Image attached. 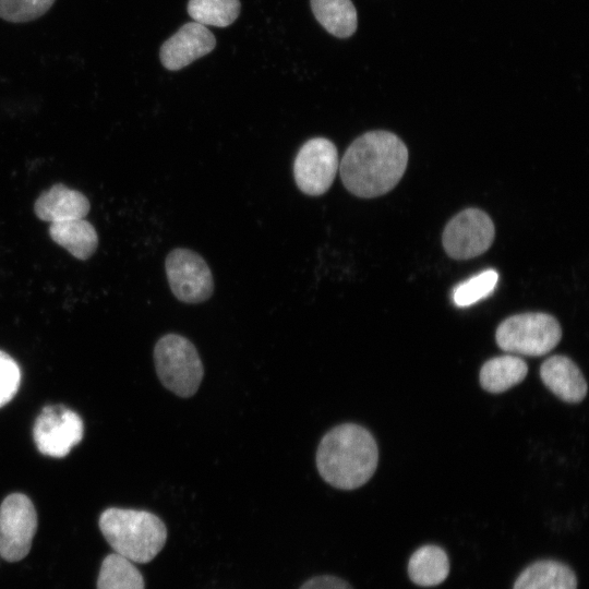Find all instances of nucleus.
Returning a JSON list of instances; mask_svg holds the SVG:
<instances>
[{
	"label": "nucleus",
	"instance_id": "f257e3e1",
	"mask_svg": "<svg viewBox=\"0 0 589 589\" xmlns=\"http://www.w3.org/2000/svg\"><path fill=\"white\" fill-rule=\"evenodd\" d=\"M408 164V148L394 133L370 131L357 137L345 152L340 178L345 188L358 197L386 194L402 178Z\"/></svg>",
	"mask_w": 589,
	"mask_h": 589
},
{
	"label": "nucleus",
	"instance_id": "f03ea898",
	"mask_svg": "<svg viewBox=\"0 0 589 589\" xmlns=\"http://www.w3.org/2000/svg\"><path fill=\"white\" fill-rule=\"evenodd\" d=\"M378 462L377 444L363 426L344 423L329 430L316 452V467L325 482L340 490L366 483Z\"/></svg>",
	"mask_w": 589,
	"mask_h": 589
},
{
	"label": "nucleus",
	"instance_id": "7ed1b4c3",
	"mask_svg": "<svg viewBox=\"0 0 589 589\" xmlns=\"http://www.w3.org/2000/svg\"><path fill=\"white\" fill-rule=\"evenodd\" d=\"M99 528L115 552L133 563L151 562L167 540L163 520L146 510L108 508L100 515Z\"/></svg>",
	"mask_w": 589,
	"mask_h": 589
},
{
	"label": "nucleus",
	"instance_id": "20e7f679",
	"mask_svg": "<svg viewBox=\"0 0 589 589\" xmlns=\"http://www.w3.org/2000/svg\"><path fill=\"white\" fill-rule=\"evenodd\" d=\"M155 368L161 384L179 397L193 396L202 382L204 368L194 345L178 334H167L155 345Z\"/></svg>",
	"mask_w": 589,
	"mask_h": 589
},
{
	"label": "nucleus",
	"instance_id": "39448f33",
	"mask_svg": "<svg viewBox=\"0 0 589 589\" xmlns=\"http://www.w3.org/2000/svg\"><path fill=\"white\" fill-rule=\"evenodd\" d=\"M562 328L557 320L540 312L516 314L497 327L495 340L507 352L543 356L561 340Z\"/></svg>",
	"mask_w": 589,
	"mask_h": 589
},
{
	"label": "nucleus",
	"instance_id": "423d86ee",
	"mask_svg": "<svg viewBox=\"0 0 589 589\" xmlns=\"http://www.w3.org/2000/svg\"><path fill=\"white\" fill-rule=\"evenodd\" d=\"M37 530V514L24 494L8 495L0 505V556L8 562L24 558Z\"/></svg>",
	"mask_w": 589,
	"mask_h": 589
},
{
	"label": "nucleus",
	"instance_id": "0eeeda50",
	"mask_svg": "<svg viewBox=\"0 0 589 589\" xmlns=\"http://www.w3.org/2000/svg\"><path fill=\"white\" fill-rule=\"evenodd\" d=\"M494 235V224L485 212L467 208L447 223L442 242L452 259L469 260L486 252L493 243Z\"/></svg>",
	"mask_w": 589,
	"mask_h": 589
},
{
	"label": "nucleus",
	"instance_id": "6e6552de",
	"mask_svg": "<svg viewBox=\"0 0 589 589\" xmlns=\"http://www.w3.org/2000/svg\"><path fill=\"white\" fill-rule=\"evenodd\" d=\"M335 144L325 137L308 140L298 151L293 163V177L304 194L317 196L332 185L338 170Z\"/></svg>",
	"mask_w": 589,
	"mask_h": 589
},
{
	"label": "nucleus",
	"instance_id": "1a4fd4ad",
	"mask_svg": "<svg viewBox=\"0 0 589 589\" xmlns=\"http://www.w3.org/2000/svg\"><path fill=\"white\" fill-rule=\"evenodd\" d=\"M166 275L172 293L185 303H201L214 291V280L204 259L189 249L169 252L165 262Z\"/></svg>",
	"mask_w": 589,
	"mask_h": 589
},
{
	"label": "nucleus",
	"instance_id": "9d476101",
	"mask_svg": "<svg viewBox=\"0 0 589 589\" xmlns=\"http://www.w3.org/2000/svg\"><path fill=\"white\" fill-rule=\"evenodd\" d=\"M84 425L81 417L62 406L45 407L37 417L33 437L38 450L47 456L61 458L81 442Z\"/></svg>",
	"mask_w": 589,
	"mask_h": 589
},
{
	"label": "nucleus",
	"instance_id": "9b49d317",
	"mask_svg": "<svg viewBox=\"0 0 589 589\" xmlns=\"http://www.w3.org/2000/svg\"><path fill=\"white\" fill-rule=\"evenodd\" d=\"M215 46V36L206 26L189 22L163 43L159 58L167 70L177 71L206 56Z\"/></svg>",
	"mask_w": 589,
	"mask_h": 589
},
{
	"label": "nucleus",
	"instance_id": "f8f14e48",
	"mask_svg": "<svg viewBox=\"0 0 589 589\" xmlns=\"http://www.w3.org/2000/svg\"><path fill=\"white\" fill-rule=\"evenodd\" d=\"M89 211L87 197L62 183L44 191L34 204L36 216L51 223L84 218Z\"/></svg>",
	"mask_w": 589,
	"mask_h": 589
},
{
	"label": "nucleus",
	"instance_id": "ddd939ff",
	"mask_svg": "<svg viewBox=\"0 0 589 589\" xmlns=\"http://www.w3.org/2000/svg\"><path fill=\"white\" fill-rule=\"evenodd\" d=\"M544 385L567 402H579L587 394V382L578 366L565 356L546 359L540 368Z\"/></svg>",
	"mask_w": 589,
	"mask_h": 589
},
{
	"label": "nucleus",
	"instance_id": "4468645a",
	"mask_svg": "<svg viewBox=\"0 0 589 589\" xmlns=\"http://www.w3.org/2000/svg\"><path fill=\"white\" fill-rule=\"evenodd\" d=\"M513 589H577V577L562 562L541 560L519 574Z\"/></svg>",
	"mask_w": 589,
	"mask_h": 589
},
{
	"label": "nucleus",
	"instance_id": "2eb2a0df",
	"mask_svg": "<svg viewBox=\"0 0 589 589\" xmlns=\"http://www.w3.org/2000/svg\"><path fill=\"white\" fill-rule=\"evenodd\" d=\"M49 236L57 244L82 261L91 257L98 245L94 226L84 218L51 223Z\"/></svg>",
	"mask_w": 589,
	"mask_h": 589
},
{
	"label": "nucleus",
	"instance_id": "dca6fc26",
	"mask_svg": "<svg viewBox=\"0 0 589 589\" xmlns=\"http://www.w3.org/2000/svg\"><path fill=\"white\" fill-rule=\"evenodd\" d=\"M449 573L446 552L433 544L419 548L408 562V575L411 581L421 587H434L442 584Z\"/></svg>",
	"mask_w": 589,
	"mask_h": 589
},
{
	"label": "nucleus",
	"instance_id": "f3484780",
	"mask_svg": "<svg viewBox=\"0 0 589 589\" xmlns=\"http://www.w3.org/2000/svg\"><path fill=\"white\" fill-rule=\"evenodd\" d=\"M316 21L332 35L348 38L357 29V11L351 0H311Z\"/></svg>",
	"mask_w": 589,
	"mask_h": 589
},
{
	"label": "nucleus",
	"instance_id": "a211bd4d",
	"mask_svg": "<svg viewBox=\"0 0 589 589\" xmlns=\"http://www.w3.org/2000/svg\"><path fill=\"white\" fill-rule=\"evenodd\" d=\"M527 363L516 356H501L486 361L480 371V384L486 392L502 393L527 375Z\"/></svg>",
	"mask_w": 589,
	"mask_h": 589
},
{
	"label": "nucleus",
	"instance_id": "6ab92c4d",
	"mask_svg": "<svg viewBox=\"0 0 589 589\" xmlns=\"http://www.w3.org/2000/svg\"><path fill=\"white\" fill-rule=\"evenodd\" d=\"M97 589H145V586L133 562L115 552L101 563Z\"/></svg>",
	"mask_w": 589,
	"mask_h": 589
},
{
	"label": "nucleus",
	"instance_id": "aec40b11",
	"mask_svg": "<svg viewBox=\"0 0 589 589\" xmlns=\"http://www.w3.org/2000/svg\"><path fill=\"white\" fill-rule=\"evenodd\" d=\"M239 0H189L188 13L204 26L227 27L240 13Z\"/></svg>",
	"mask_w": 589,
	"mask_h": 589
},
{
	"label": "nucleus",
	"instance_id": "412c9836",
	"mask_svg": "<svg viewBox=\"0 0 589 589\" xmlns=\"http://www.w3.org/2000/svg\"><path fill=\"white\" fill-rule=\"evenodd\" d=\"M498 274L494 269L484 271L459 284L453 292L457 306H469L486 298L495 288Z\"/></svg>",
	"mask_w": 589,
	"mask_h": 589
},
{
	"label": "nucleus",
	"instance_id": "4be33fe9",
	"mask_svg": "<svg viewBox=\"0 0 589 589\" xmlns=\"http://www.w3.org/2000/svg\"><path fill=\"white\" fill-rule=\"evenodd\" d=\"M56 0H0V19L9 23H27L45 15Z\"/></svg>",
	"mask_w": 589,
	"mask_h": 589
},
{
	"label": "nucleus",
	"instance_id": "5701e85b",
	"mask_svg": "<svg viewBox=\"0 0 589 589\" xmlns=\"http://www.w3.org/2000/svg\"><path fill=\"white\" fill-rule=\"evenodd\" d=\"M20 383L21 371L17 363L0 350V408L15 396Z\"/></svg>",
	"mask_w": 589,
	"mask_h": 589
},
{
	"label": "nucleus",
	"instance_id": "b1692460",
	"mask_svg": "<svg viewBox=\"0 0 589 589\" xmlns=\"http://www.w3.org/2000/svg\"><path fill=\"white\" fill-rule=\"evenodd\" d=\"M300 589H353L346 580L336 576H316L306 580Z\"/></svg>",
	"mask_w": 589,
	"mask_h": 589
}]
</instances>
